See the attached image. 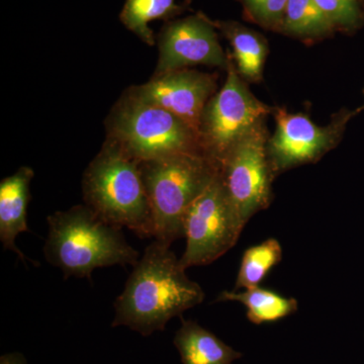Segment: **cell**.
I'll use <instances>...</instances> for the list:
<instances>
[{
    "mask_svg": "<svg viewBox=\"0 0 364 364\" xmlns=\"http://www.w3.org/2000/svg\"><path fill=\"white\" fill-rule=\"evenodd\" d=\"M205 299L202 287L189 279L170 246L158 240L134 265L123 293L114 301L112 327L126 326L142 336L163 331L174 317Z\"/></svg>",
    "mask_w": 364,
    "mask_h": 364,
    "instance_id": "6da1fadb",
    "label": "cell"
},
{
    "mask_svg": "<svg viewBox=\"0 0 364 364\" xmlns=\"http://www.w3.org/2000/svg\"><path fill=\"white\" fill-rule=\"evenodd\" d=\"M46 260L64 277L88 279L97 268L135 265L139 252L124 238L121 228L105 222L87 205H74L47 218Z\"/></svg>",
    "mask_w": 364,
    "mask_h": 364,
    "instance_id": "7a4b0ae2",
    "label": "cell"
},
{
    "mask_svg": "<svg viewBox=\"0 0 364 364\" xmlns=\"http://www.w3.org/2000/svg\"><path fill=\"white\" fill-rule=\"evenodd\" d=\"M85 205L102 220L128 228L140 238L153 237L149 200L140 163L107 140L85 170L82 182Z\"/></svg>",
    "mask_w": 364,
    "mask_h": 364,
    "instance_id": "3957f363",
    "label": "cell"
},
{
    "mask_svg": "<svg viewBox=\"0 0 364 364\" xmlns=\"http://www.w3.org/2000/svg\"><path fill=\"white\" fill-rule=\"evenodd\" d=\"M140 168L152 214L153 237L170 246L184 237L186 213L214 181L220 166L202 153H182L140 162Z\"/></svg>",
    "mask_w": 364,
    "mask_h": 364,
    "instance_id": "277c9868",
    "label": "cell"
},
{
    "mask_svg": "<svg viewBox=\"0 0 364 364\" xmlns=\"http://www.w3.org/2000/svg\"><path fill=\"white\" fill-rule=\"evenodd\" d=\"M109 140L136 161L202 153L200 136L186 122L166 109L127 95L109 117Z\"/></svg>",
    "mask_w": 364,
    "mask_h": 364,
    "instance_id": "5b68a950",
    "label": "cell"
},
{
    "mask_svg": "<svg viewBox=\"0 0 364 364\" xmlns=\"http://www.w3.org/2000/svg\"><path fill=\"white\" fill-rule=\"evenodd\" d=\"M226 71V81L208 100L198 129L203 154L219 166L232 148L273 112L248 90L231 57Z\"/></svg>",
    "mask_w": 364,
    "mask_h": 364,
    "instance_id": "8992f818",
    "label": "cell"
},
{
    "mask_svg": "<svg viewBox=\"0 0 364 364\" xmlns=\"http://www.w3.org/2000/svg\"><path fill=\"white\" fill-rule=\"evenodd\" d=\"M245 226L219 171L184 217L186 248L182 267H205L219 259L234 247Z\"/></svg>",
    "mask_w": 364,
    "mask_h": 364,
    "instance_id": "52a82bcc",
    "label": "cell"
},
{
    "mask_svg": "<svg viewBox=\"0 0 364 364\" xmlns=\"http://www.w3.org/2000/svg\"><path fill=\"white\" fill-rule=\"evenodd\" d=\"M363 109L364 107L356 111L343 109L335 114L331 123L320 127L306 114H291L273 107L277 128L268 139L267 155L274 176L299 165L317 161L336 147L347 124Z\"/></svg>",
    "mask_w": 364,
    "mask_h": 364,
    "instance_id": "ba28073f",
    "label": "cell"
},
{
    "mask_svg": "<svg viewBox=\"0 0 364 364\" xmlns=\"http://www.w3.org/2000/svg\"><path fill=\"white\" fill-rule=\"evenodd\" d=\"M268 139L262 123L237 143L220 165L230 198L246 224L272 203L274 174L268 160Z\"/></svg>",
    "mask_w": 364,
    "mask_h": 364,
    "instance_id": "9c48e42d",
    "label": "cell"
},
{
    "mask_svg": "<svg viewBox=\"0 0 364 364\" xmlns=\"http://www.w3.org/2000/svg\"><path fill=\"white\" fill-rule=\"evenodd\" d=\"M159 59L154 76L196 65L227 69L229 55L219 42L217 28L205 14L167 21L158 39Z\"/></svg>",
    "mask_w": 364,
    "mask_h": 364,
    "instance_id": "30bf717a",
    "label": "cell"
},
{
    "mask_svg": "<svg viewBox=\"0 0 364 364\" xmlns=\"http://www.w3.org/2000/svg\"><path fill=\"white\" fill-rule=\"evenodd\" d=\"M217 79L215 74L181 69L154 76L147 83L131 88L128 97L172 112L198 134L203 109L217 92Z\"/></svg>",
    "mask_w": 364,
    "mask_h": 364,
    "instance_id": "8fae6325",
    "label": "cell"
},
{
    "mask_svg": "<svg viewBox=\"0 0 364 364\" xmlns=\"http://www.w3.org/2000/svg\"><path fill=\"white\" fill-rule=\"evenodd\" d=\"M33 176L31 167H21L13 176L0 182V241L4 250L18 254L23 262L28 259L16 247V239L21 233L30 232L26 214Z\"/></svg>",
    "mask_w": 364,
    "mask_h": 364,
    "instance_id": "7c38bea8",
    "label": "cell"
},
{
    "mask_svg": "<svg viewBox=\"0 0 364 364\" xmlns=\"http://www.w3.org/2000/svg\"><path fill=\"white\" fill-rule=\"evenodd\" d=\"M213 25L229 41L235 67L246 82H259L268 54L267 41L261 33L235 21H213Z\"/></svg>",
    "mask_w": 364,
    "mask_h": 364,
    "instance_id": "4fadbf2b",
    "label": "cell"
},
{
    "mask_svg": "<svg viewBox=\"0 0 364 364\" xmlns=\"http://www.w3.org/2000/svg\"><path fill=\"white\" fill-rule=\"evenodd\" d=\"M181 318L173 343L181 354L182 364H232L242 358L221 339L198 323Z\"/></svg>",
    "mask_w": 364,
    "mask_h": 364,
    "instance_id": "5bb4252c",
    "label": "cell"
},
{
    "mask_svg": "<svg viewBox=\"0 0 364 364\" xmlns=\"http://www.w3.org/2000/svg\"><path fill=\"white\" fill-rule=\"evenodd\" d=\"M217 301H238L245 306L248 320L255 325L277 322L296 313L299 306L296 299L287 298L260 287L243 291H222Z\"/></svg>",
    "mask_w": 364,
    "mask_h": 364,
    "instance_id": "9a60e30c",
    "label": "cell"
},
{
    "mask_svg": "<svg viewBox=\"0 0 364 364\" xmlns=\"http://www.w3.org/2000/svg\"><path fill=\"white\" fill-rule=\"evenodd\" d=\"M188 4H181L178 0H126L119 20L145 44L154 46V33L149 28L151 21H170L188 9Z\"/></svg>",
    "mask_w": 364,
    "mask_h": 364,
    "instance_id": "2e32d148",
    "label": "cell"
},
{
    "mask_svg": "<svg viewBox=\"0 0 364 364\" xmlns=\"http://www.w3.org/2000/svg\"><path fill=\"white\" fill-rule=\"evenodd\" d=\"M336 32L314 0H289L279 33L304 41L322 40Z\"/></svg>",
    "mask_w": 364,
    "mask_h": 364,
    "instance_id": "e0dca14e",
    "label": "cell"
},
{
    "mask_svg": "<svg viewBox=\"0 0 364 364\" xmlns=\"http://www.w3.org/2000/svg\"><path fill=\"white\" fill-rule=\"evenodd\" d=\"M282 248L277 239L269 238L248 248L242 257L234 291L259 287L273 267L282 261Z\"/></svg>",
    "mask_w": 364,
    "mask_h": 364,
    "instance_id": "ac0fdd59",
    "label": "cell"
},
{
    "mask_svg": "<svg viewBox=\"0 0 364 364\" xmlns=\"http://www.w3.org/2000/svg\"><path fill=\"white\" fill-rule=\"evenodd\" d=\"M331 21L336 31L351 33L363 23V13L359 0H314Z\"/></svg>",
    "mask_w": 364,
    "mask_h": 364,
    "instance_id": "d6986e66",
    "label": "cell"
},
{
    "mask_svg": "<svg viewBox=\"0 0 364 364\" xmlns=\"http://www.w3.org/2000/svg\"><path fill=\"white\" fill-rule=\"evenodd\" d=\"M244 16L267 30L279 32L289 0H239Z\"/></svg>",
    "mask_w": 364,
    "mask_h": 364,
    "instance_id": "ffe728a7",
    "label": "cell"
},
{
    "mask_svg": "<svg viewBox=\"0 0 364 364\" xmlns=\"http://www.w3.org/2000/svg\"><path fill=\"white\" fill-rule=\"evenodd\" d=\"M0 364H28L23 354L20 352L7 353L0 358Z\"/></svg>",
    "mask_w": 364,
    "mask_h": 364,
    "instance_id": "44dd1931",
    "label": "cell"
},
{
    "mask_svg": "<svg viewBox=\"0 0 364 364\" xmlns=\"http://www.w3.org/2000/svg\"><path fill=\"white\" fill-rule=\"evenodd\" d=\"M363 1L364 4V0H359V2Z\"/></svg>",
    "mask_w": 364,
    "mask_h": 364,
    "instance_id": "7402d4cb",
    "label": "cell"
}]
</instances>
